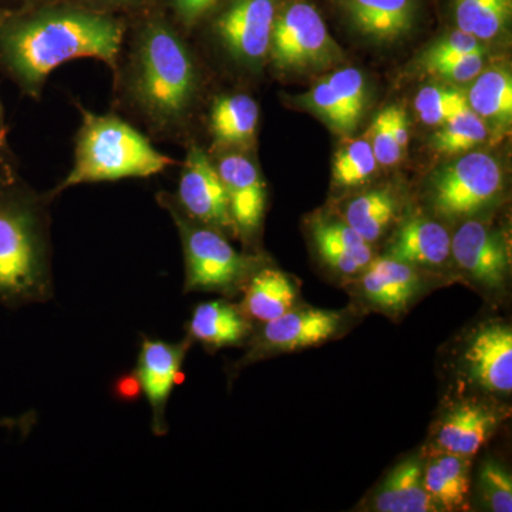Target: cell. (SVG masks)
I'll return each mask as SVG.
<instances>
[{
	"instance_id": "obj_23",
	"label": "cell",
	"mask_w": 512,
	"mask_h": 512,
	"mask_svg": "<svg viewBox=\"0 0 512 512\" xmlns=\"http://www.w3.org/2000/svg\"><path fill=\"white\" fill-rule=\"evenodd\" d=\"M292 279L278 269L255 271L245 284V315L259 322H269L291 311L296 302Z\"/></svg>"
},
{
	"instance_id": "obj_29",
	"label": "cell",
	"mask_w": 512,
	"mask_h": 512,
	"mask_svg": "<svg viewBox=\"0 0 512 512\" xmlns=\"http://www.w3.org/2000/svg\"><path fill=\"white\" fill-rule=\"evenodd\" d=\"M414 109L427 126H441L468 109L466 92L448 84H430L417 93Z\"/></svg>"
},
{
	"instance_id": "obj_31",
	"label": "cell",
	"mask_w": 512,
	"mask_h": 512,
	"mask_svg": "<svg viewBox=\"0 0 512 512\" xmlns=\"http://www.w3.org/2000/svg\"><path fill=\"white\" fill-rule=\"evenodd\" d=\"M332 89L338 94L350 117L357 124L362 120L366 109L367 89L363 73L355 67H345L326 77Z\"/></svg>"
},
{
	"instance_id": "obj_4",
	"label": "cell",
	"mask_w": 512,
	"mask_h": 512,
	"mask_svg": "<svg viewBox=\"0 0 512 512\" xmlns=\"http://www.w3.org/2000/svg\"><path fill=\"white\" fill-rule=\"evenodd\" d=\"M82 124L74 141L73 167L52 191L53 197L80 184L148 178L177 165L150 138L117 114H97L76 103Z\"/></svg>"
},
{
	"instance_id": "obj_14",
	"label": "cell",
	"mask_w": 512,
	"mask_h": 512,
	"mask_svg": "<svg viewBox=\"0 0 512 512\" xmlns=\"http://www.w3.org/2000/svg\"><path fill=\"white\" fill-rule=\"evenodd\" d=\"M367 39L393 43L409 35L417 18V0H333Z\"/></svg>"
},
{
	"instance_id": "obj_16",
	"label": "cell",
	"mask_w": 512,
	"mask_h": 512,
	"mask_svg": "<svg viewBox=\"0 0 512 512\" xmlns=\"http://www.w3.org/2000/svg\"><path fill=\"white\" fill-rule=\"evenodd\" d=\"M498 423V413L483 404H458L440 420L437 447L440 453L473 457L491 439Z\"/></svg>"
},
{
	"instance_id": "obj_8",
	"label": "cell",
	"mask_w": 512,
	"mask_h": 512,
	"mask_svg": "<svg viewBox=\"0 0 512 512\" xmlns=\"http://www.w3.org/2000/svg\"><path fill=\"white\" fill-rule=\"evenodd\" d=\"M501 190L500 163L488 154L467 153L433 175L430 201L441 215L468 217L487 207Z\"/></svg>"
},
{
	"instance_id": "obj_36",
	"label": "cell",
	"mask_w": 512,
	"mask_h": 512,
	"mask_svg": "<svg viewBox=\"0 0 512 512\" xmlns=\"http://www.w3.org/2000/svg\"><path fill=\"white\" fill-rule=\"evenodd\" d=\"M484 64L485 52L468 53L436 64L424 73L431 74L443 82L468 83L473 82L478 74L483 72Z\"/></svg>"
},
{
	"instance_id": "obj_38",
	"label": "cell",
	"mask_w": 512,
	"mask_h": 512,
	"mask_svg": "<svg viewBox=\"0 0 512 512\" xmlns=\"http://www.w3.org/2000/svg\"><path fill=\"white\" fill-rule=\"evenodd\" d=\"M315 238L316 249H318L319 255L322 256L323 261L340 272L343 275H355L357 272L365 269V266L360 264L359 261L349 254L346 249L338 247V245L332 244L328 239L319 237V235H313Z\"/></svg>"
},
{
	"instance_id": "obj_19",
	"label": "cell",
	"mask_w": 512,
	"mask_h": 512,
	"mask_svg": "<svg viewBox=\"0 0 512 512\" xmlns=\"http://www.w3.org/2000/svg\"><path fill=\"white\" fill-rule=\"evenodd\" d=\"M451 254L450 234L439 222L413 217L394 235L387 256L409 265L440 266Z\"/></svg>"
},
{
	"instance_id": "obj_34",
	"label": "cell",
	"mask_w": 512,
	"mask_h": 512,
	"mask_svg": "<svg viewBox=\"0 0 512 512\" xmlns=\"http://www.w3.org/2000/svg\"><path fill=\"white\" fill-rule=\"evenodd\" d=\"M312 234L319 235V237L328 239L332 244L346 249L365 268L372 262L373 251L370 244H367L365 239L360 237L355 229L349 227L346 222H316L315 227L312 228Z\"/></svg>"
},
{
	"instance_id": "obj_3",
	"label": "cell",
	"mask_w": 512,
	"mask_h": 512,
	"mask_svg": "<svg viewBox=\"0 0 512 512\" xmlns=\"http://www.w3.org/2000/svg\"><path fill=\"white\" fill-rule=\"evenodd\" d=\"M50 194H40L0 153V303L19 308L52 298Z\"/></svg>"
},
{
	"instance_id": "obj_32",
	"label": "cell",
	"mask_w": 512,
	"mask_h": 512,
	"mask_svg": "<svg viewBox=\"0 0 512 512\" xmlns=\"http://www.w3.org/2000/svg\"><path fill=\"white\" fill-rule=\"evenodd\" d=\"M476 52H485L484 46L481 45L480 40L457 29L454 30V32L441 36L436 42L431 43V45L424 50L419 63L421 70L426 72L430 67L436 66V64L441 62H446L448 59Z\"/></svg>"
},
{
	"instance_id": "obj_5",
	"label": "cell",
	"mask_w": 512,
	"mask_h": 512,
	"mask_svg": "<svg viewBox=\"0 0 512 512\" xmlns=\"http://www.w3.org/2000/svg\"><path fill=\"white\" fill-rule=\"evenodd\" d=\"M158 204L170 212L180 232L185 262V292H221L234 295L254 274L256 261L239 254L225 234L195 221L181 210L174 195L160 191Z\"/></svg>"
},
{
	"instance_id": "obj_40",
	"label": "cell",
	"mask_w": 512,
	"mask_h": 512,
	"mask_svg": "<svg viewBox=\"0 0 512 512\" xmlns=\"http://www.w3.org/2000/svg\"><path fill=\"white\" fill-rule=\"evenodd\" d=\"M392 109V131L397 146L403 151L409 146V119H407L406 111L399 106H390Z\"/></svg>"
},
{
	"instance_id": "obj_30",
	"label": "cell",
	"mask_w": 512,
	"mask_h": 512,
	"mask_svg": "<svg viewBox=\"0 0 512 512\" xmlns=\"http://www.w3.org/2000/svg\"><path fill=\"white\" fill-rule=\"evenodd\" d=\"M298 100L302 107L315 113L340 136H350V134L355 133L357 126H359L350 117L348 110L339 100L338 94L335 93L326 79L313 86L309 92L299 96Z\"/></svg>"
},
{
	"instance_id": "obj_21",
	"label": "cell",
	"mask_w": 512,
	"mask_h": 512,
	"mask_svg": "<svg viewBox=\"0 0 512 512\" xmlns=\"http://www.w3.org/2000/svg\"><path fill=\"white\" fill-rule=\"evenodd\" d=\"M470 458L439 453L423 468V485L439 510L467 507L470 494Z\"/></svg>"
},
{
	"instance_id": "obj_33",
	"label": "cell",
	"mask_w": 512,
	"mask_h": 512,
	"mask_svg": "<svg viewBox=\"0 0 512 512\" xmlns=\"http://www.w3.org/2000/svg\"><path fill=\"white\" fill-rule=\"evenodd\" d=\"M481 497L495 512L512 511V480L507 470L494 461H488L480 473Z\"/></svg>"
},
{
	"instance_id": "obj_15",
	"label": "cell",
	"mask_w": 512,
	"mask_h": 512,
	"mask_svg": "<svg viewBox=\"0 0 512 512\" xmlns=\"http://www.w3.org/2000/svg\"><path fill=\"white\" fill-rule=\"evenodd\" d=\"M340 315L322 309H291L265 323L255 352L295 350L326 342L338 332Z\"/></svg>"
},
{
	"instance_id": "obj_6",
	"label": "cell",
	"mask_w": 512,
	"mask_h": 512,
	"mask_svg": "<svg viewBox=\"0 0 512 512\" xmlns=\"http://www.w3.org/2000/svg\"><path fill=\"white\" fill-rule=\"evenodd\" d=\"M342 56L319 10L308 0H285L276 10L269 59L278 70L328 69Z\"/></svg>"
},
{
	"instance_id": "obj_27",
	"label": "cell",
	"mask_w": 512,
	"mask_h": 512,
	"mask_svg": "<svg viewBox=\"0 0 512 512\" xmlns=\"http://www.w3.org/2000/svg\"><path fill=\"white\" fill-rule=\"evenodd\" d=\"M439 127L430 143L433 150L441 156L467 153L483 144L488 136L487 124L470 107Z\"/></svg>"
},
{
	"instance_id": "obj_12",
	"label": "cell",
	"mask_w": 512,
	"mask_h": 512,
	"mask_svg": "<svg viewBox=\"0 0 512 512\" xmlns=\"http://www.w3.org/2000/svg\"><path fill=\"white\" fill-rule=\"evenodd\" d=\"M238 237H255L265 214L266 190L258 167L244 151H227L215 161Z\"/></svg>"
},
{
	"instance_id": "obj_41",
	"label": "cell",
	"mask_w": 512,
	"mask_h": 512,
	"mask_svg": "<svg viewBox=\"0 0 512 512\" xmlns=\"http://www.w3.org/2000/svg\"><path fill=\"white\" fill-rule=\"evenodd\" d=\"M8 131L9 128L6 126L5 121V109H3L2 100H0V153L2 151L8 150V141H6V138H8Z\"/></svg>"
},
{
	"instance_id": "obj_35",
	"label": "cell",
	"mask_w": 512,
	"mask_h": 512,
	"mask_svg": "<svg viewBox=\"0 0 512 512\" xmlns=\"http://www.w3.org/2000/svg\"><path fill=\"white\" fill-rule=\"evenodd\" d=\"M370 146L375 153L377 164L390 167L402 160L404 151L397 146L392 131V109L380 111L369 131Z\"/></svg>"
},
{
	"instance_id": "obj_10",
	"label": "cell",
	"mask_w": 512,
	"mask_h": 512,
	"mask_svg": "<svg viewBox=\"0 0 512 512\" xmlns=\"http://www.w3.org/2000/svg\"><path fill=\"white\" fill-rule=\"evenodd\" d=\"M190 345L188 338L180 343L143 338L141 343L133 382L150 404L151 430L156 436L167 434L165 409L175 384L183 379V363Z\"/></svg>"
},
{
	"instance_id": "obj_18",
	"label": "cell",
	"mask_w": 512,
	"mask_h": 512,
	"mask_svg": "<svg viewBox=\"0 0 512 512\" xmlns=\"http://www.w3.org/2000/svg\"><path fill=\"white\" fill-rule=\"evenodd\" d=\"M421 288V278L413 266L397 259H372L362 278L367 301L387 312L404 311Z\"/></svg>"
},
{
	"instance_id": "obj_42",
	"label": "cell",
	"mask_w": 512,
	"mask_h": 512,
	"mask_svg": "<svg viewBox=\"0 0 512 512\" xmlns=\"http://www.w3.org/2000/svg\"><path fill=\"white\" fill-rule=\"evenodd\" d=\"M32 2H36V0H0V9L16 8V6H22Z\"/></svg>"
},
{
	"instance_id": "obj_26",
	"label": "cell",
	"mask_w": 512,
	"mask_h": 512,
	"mask_svg": "<svg viewBox=\"0 0 512 512\" xmlns=\"http://www.w3.org/2000/svg\"><path fill=\"white\" fill-rule=\"evenodd\" d=\"M397 214V200L387 190L369 191L350 201L345 222L355 229L367 244L377 241Z\"/></svg>"
},
{
	"instance_id": "obj_2",
	"label": "cell",
	"mask_w": 512,
	"mask_h": 512,
	"mask_svg": "<svg viewBox=\"0 0 512 512\" xmlns=\"http://www.w3.org/2000/svg\"><path fill=\"white\" fill-rule=\"evenodd\" d=\"M113 74L117 104L161 140L187 126L200 99L194 53L160 3L128 19Z\"/></svg>"
},
{
	"instance_id": "obj_24",
	"label": "cell",
	"mask_w": 512,
	"mask_h": 512,
	"mask_svg": "<svg viewBox=\"0 0 512 512\" xmlns=\"http://www.w3.org/2000/svg\"><path fill=\"white\" fill-rule=\"evenodd\" d=\"M468 107L483 120L497 127H508L512 120V77L505 67H491L478 74L466 93Z\"/></svg>"
},
{
	"instance_id": "obj_7",
	"label": "cell",
	"mask_w": 512,
	"mask_h": 512,
	"mask_svg": "<svg viewBox=\"0 0 512 512\" xmlns=\"http://www.w3.org/2000/svg\"><path fill=\"white\" fill-rule=\"evenodd\" d=\"M279 0H221L210 15L211 35L229 62L248 72L269 55Z\"/></svg>"
},
{
	"instance_id": "obj_9",
	"label": "cell",
	"mask_w": 512,
	"mask_h": 512,
	"mask_svg": "<svg viewBox=\"0 0 512 512\" xmlns=\"http://www.w3.org/2000/svg\"><path fill=\"white\" fill-rule=\"evenodd\" d=\"M174 198L181 210L195 221L238 237L224 183L214 161L197 144L188 147Z\"/></svg>"
},
{
	"instance_id": "obj_11",
	"label": "cell",
	"mask_w": 512,
	"mask_h": 512,
	"mask_svg": "<svg viewBox=\"0 0 512 512\" xmlns=\"http://www.w3.org/2000/svg\"><path fill=\"white\" fill-rule=\"evenodd\" d=\"M451 254L458 266L488 288H501L510 274V251L498 229L467 221L451 238Z\"/></svg>"
},
{
	"instance_id": "obj_22",
	"label": "cell",
	"mask_w": 512,
	"mask_h": 512,
	"mask_svg": "<svg viewBox=\"0 0 512 512\" xmlns=\"http://www.w3.org/2000/svg\"><path fill=\"white\" fill-rule=\"evenodd\" d=\"M375 510L382 512L440 511L423 485V467L417 458L403 461L377 491Z\"/></svg>"
},
{
	"instance_id": "obj_28",
	"label": "cell",
	"mask_w": 512,
	"mask_h": 512,
	"mask_svg": "<svg viewBox=\"0 0 512 512\" xmlns=\"http://www.w3.org/2000/svg\"><path fill=\"white\" fill-rule=\"evenodd\" d=\"M377 168V161L370 141L366 137L352 141L340 148L333 160V184L342 188L357 187L366 183Z\"/></svg>"
},
{
	"instance_id": "obj_20",
	"label": "cell",
	"mask_w": 512,
	"mask_h": 512,
	"mask_svg": "<svg viewBox=\"0 0 512 512\" xmlns=\"http://www.w3.org/2000/svg\"><path fill=\"white\" fill-rule=\"evenodd\" d=\"M188 339L197 340L208 349L239 345L251 332L248 316L232 303H201L192 312L187 326Z\"/></svg>"
},
{
	"instance_id": "obj_39",
	"label": "cell",
	"mask_w": 512,
	"mask_h": 512,
	"mask_svg": "<svg viewBox=\"0 0 512 512\" xmlns=\"http://www.w3.org/2000/svg\"><path fill=\"white\" fill-rule=\"evenodd\" d=\"M69 2L130 19L138 13L146 12V10L158 5L160 0H69Z\"/></svg>"
},
{
	"instance_id": "obj_25",
	"label": "cell",
	"mask_w": 512,
	"mask_h": 512,
	"mask_svg": "<svg viewBox=\"0 0 512 512\" xmlns=\"http://www.w3.org/2000/svg\"><path fill=\"white\" fill-rule=\"evenodd\" d=\"M453 12L458 30L491 42L510 28L512 0H453Z\"/></svg>"
},
{
	"instance_id": "obj_13",
	"label": "cell",
	"mask_w": 512,
	"mask_h": 512,
	"mask_svg": "<svg viewBox=\"0 0 512 512\" xmlns=\"http://www.w3.org/2000/svg\"><path fill=\"white\" fill-rule=\"evenodd\" d=\"M470 379L481 389L510 394L512 390V329L507 323H485L474 332L464 352Z\"/></svg>"
},
{
	"instance_id": "obj_37",
	"label": "cell",
	"mask_w": 512,
	"mask_h": 512,
	"mask_svg": "<svg viewBox=\"0 0 512 512\" xmlns=\"http://www.w3.org/2000/svg\"><path fill=\"white\" fill-rule=\"evenodd\" d=\"M221 0H160L165 12L181 29L195 28L220 5Z\"/></svg>"
},
{
	"instance_id": "obj_1",
	"label": "cell",
	"mask_w": 512,
	"mask_h": 512,
	"mask_svg": "<svg viewBox=\"0 0 512 512\" xmlns=\"http://www.w3.org/2000/svg\"><path fill=\"white\" fill-rule=\"evenodd\" d=\"M128 19L69 0H36L0 9V73L23 96L42 97L57 67L97 59L116 69Z\"/></svg>"
},
{
	"instance_id": "obj_17",
	"label": "cell",
	"mask_w": 512,
	"mask_h": 512,
	"mask_svg": "<svg viewBox=\"0 0 512 512\" xmlns=\"http://www.w3.org/2000/svg\"><path fill=\"white\" fill-rule=\"evenodd\" d=\"M210 133L220 150L248 151L254 147L259 106L245 93L215 97L210 110Z\"/></svg>"
}]
</instances>
